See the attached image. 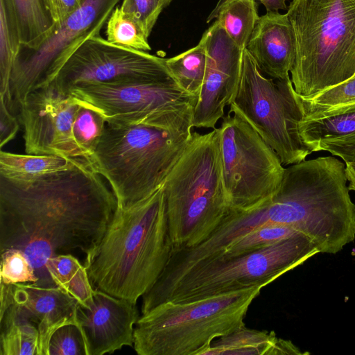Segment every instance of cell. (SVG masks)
I'll list each match as a JSON object with an SVG mask.
<instances>
[{
	"instance_id": "8",
	"label": "cell",
	"mask_w": 355,
	"mask_h": 355,
	"mask_svg": "<svg viewBox=\"0 0 355 355\" xmlns=\"http://www.w3.org/2000/svg\"><path fill=\"white\" fill-rule=\"evenodd\" d=\"M229 112L243 117L274 150L283 166L305 160L313 153L303 141L299 123L304 113L290 76L268 78L245 48Z\"/></svg>"
},
{
	"instance_id": "9",
	"label": "cell",
	"mask_w": 355,
	"mask_h": 355,
	"mask_svg": "<svg viewBox=\"0 0 355 355\" xmlns=\"http://www.w3.org/2000/svg\"><path fill=\"white\" fill-rule=\"evenodd\" d=\"M217 128L230 210H248L269 200L279 189L285 171L277 153L236 113L228 112Z\"/></svg>"
},
{
	"instance_id": "14",
	"label": "cell",
	"mask_w": 355,
	"mask_h": 355,
	"mask_svg": "<svg viewBox=\"0 0 355 355\" xmlns=\"http://www.w3.org/2000/svg\"><path fill=\"white\" fill-rule=\"evenodd\" d=\"M202 37L207 54L206 69L193 109L192 125L198 128H215L237 88L243 49L228 36L217 19Z\"/></svg>"
},
{
	"instance_id": "10",
	"label": "cell",
	"mask_w": 355,
	"mask_h": 355,
	"mask_svg": "<svg viewBox=\"0 0 355 355\" xmlns=\"http://www.w3.org/2000/svg\"><path fill=\"white\" fill-rule=\"evenodd\" d=\"M120 0H81L80 6L59 24L36 49L21 45L12 70V111L33 90L50 83L71 54L89 37L100 35Z\"/></svg>"
},
{
	"instance_id": "23",
	"label": "cell",
	"mask_w": 355,
	"mask_h": 355,
	"mask_svg": "<svg viewBox=\"0 0 355 355\" xmlns=\"http://www.w3.org/2000/svg\"><path fill=\"white\" fill-rule=\"evenodd\" d=\"M21 42L12 0H0V96L10 107V84Z\"/></svg>"
},
{
	"instance_id": "16",
	"label": "cell",
	"mask_w": 355,
	"mask_h": 355,
	"mask_svg": "<svg viewBox=\"0 0 355 355\" xmlns=\"http://www.w3.org/2000/svg\"><path fill=\"white\" fill-rule=\"evenodd\" d=\"M12 299V304L6 311L31 322L37 327L42 355H48L50 338L58 328L69 324L78 325V302L57 286L13 284Z\"/></svg>"
},
{
	"instance_id": "13",
	"label": "cell",
	"mask_w": 355,
	"mask_h": 355,
	"mask_svg": "<svg viewBox=\"0 0 355 355\" xmlns=\"http://www.w3.org/2000/svg\"><path fill=\"white\" fill-rule=\"evenodd\" d=\"M80 102L49 85L33 90L19 107L25 152L83 158L74 138Z\"/></svg>"
},
{
	"instance_id": "7",
	"label": "cell",
	"mask_w": 355,
	"mask_h": 355,
	"mask_svg": "<svg viewBox=\"0 0 355 355\" xmlns=\"http://www.w3.org/2000/svg\"><path fill=\"white\" fill-rule=\"evenodd\" d=\"M318 253L313 242L299 234L257 250L212 258L168 282L153 286L141 297V313L166 302H184L257 286L263 288Z\"/></svg>"
},
{
	"instance_id": "25",
	"label": "cell",
	"mask_w": 355,
	"mask_h": 355,
	"mask_svg": "<svg viewBox=\"0 0 355 355\" xmlns=\"http://www.w3.org/2000/svg\"><path fill=\"white\" fill-rule=\"evenodd\" d=\"M0 323L1 355H42L39 331L33 323L8 311Z\"/></svg>"
},
{
	"instance_id": "4",
	"label": "cell",
	"mask_w": 355,
	"mask_h": 355,
	"mask_svg": "<svg viewBox=\"0 0 355 355\" xmlns=\"http://www.w3.org/2000/svg\"><path fill=\"white\" fill-rule=\"evenodd\" d=\"M296 43L291 70L309 98L355 75V0H293L286 12Z\"/></svg>"
},
{
	"instance_id": "24",
	"label": "cell",
	"mask_w": 355,
	"mask_h": 355,
	"mask_svg": "<svg viewBox=\"0 0 355 355\" xmlns=\"http://www.w3.org/2000/svg\"><path fill=\"white\" fill-rule=\"evenodd\" d=\"M217 19L228 36L244 49L259 19L255 0H228L207 23Z\"/></svg>"
},
{
	"instance_id": "27",
	"label": "cell",
	"mask_w": 355,
	"mask_h": 355,
	"mask_svg": "<svg viewBox=\"0 0 355 355\" xmlns=\"http://www.w3.org/2000/svg\"><path fill=\"white\" fill-rule=\"evenodd\" d=\"M299 234L296 230L282 225H262L233 241L216 257H230L257 250Z\"/></svg>"
},
{
	"instance_id": "12",
	"label": "cell",
	"mask_w": 355,
	"mask_h": 355,
	"mask_svg": "<svg viewBox=\"0 0 355 355\" xmlns=\"http://www.w3.org/2000/svg\"><path fill=\"white\" fill-rule=\"evenodd\" d=\"M68 94L100 112L107 123L120 125L147 123L166 110L196 105L198 98L182 89L174 78L85 83Z\"/></svg>"
},
{
	"instance_id": "15",
	"label": "cell",
	"mask_w": 355,
	"mask_h": 355,
	"mask_svg": "<svg viewBox=\"0 0 355 355\" xmlns=\"http://www.w3.org/2000/svg\"><path fill=\"white\" fill-rule=\"evenodd\" d=\"M136 304L95 289L85 305L78 304L77 322L87 355L112 354L124 346L133 347L139 318Z\"/></svg>"
},
{
	"instance_id": "36",
	"label": "cell",
	"mask_w": 355,
	"mask_h": 355,
	"mask_svg": "<svg viewBox=\"0 0 355 355\" xmlns=\"http://www.w3.org/2000/svg\"><path fill=\"white\" fill-rule=\"evenodd\" d=\"M55 24L63 21L80 5L81 0H45Z\"/></svg>"
},
{
	"instance_id": "28",
	"label": "cell",
	"mask_w": 355,
	"mask_h": 355,
	"mask_svg": "<svg viewBox=\"0 0 355 355\" xmlns=\"http://www.w3.org/2000/svg\"><path fill=\"white\" fill-rule=\"evenodd\" d=\"M106 40L115 45L135 50H151L148 37L139 24L116 6L106 23Z\"/></svg>"
},
{
	"instance_id": "38",
	"label": "cell",
	"mask_w": 355,
	"mask_h": 355,
	"mask_svg": "<svg viewBox=\"0 0 355 355\" xmlns=\"http://www.w3.org/2000/svg\"><path fill=\"white\" fill-rule=\"evenodd\" d=\"M345 171L349 182L348 189L355 191V163H345Z\"/></svg>"
},
{
	"instance_id": "33",
	"label": "cell",
	"mask_w": 355,
	"mask_h": 355,
	"mask_svg": "<svg viewBox=\"0 0 355 355\" xmlns=\"http://www.w3.org/2000/svg\"><path fill=\"white\" fill-rule=\"evenodd\" d=\"M120 8L139 24L148 37L164 6L161 0H123Z\"/></svg>"
},
{
	"instance_id": "34",
	"label": "cell",
	"mask_w": 355,
	"mask_h": 355,
	"mask_svg": "<svg viewBox=\"0 0 355 355\" xmlns=\"http://www.w3.org/2000/svg\"><path fill=\"white\" fill-rule=\"evenodd\" d=\"M326 150L343 159L345 163H355V134L332 140L321 141L315 151Z\"/></svg>"
},
{
	"instance_id": "29",
	"label": "cell",
	"mask_w": 355,
	"mask_h": 355,
	"mask_svg": "<svg viewBox=\"0 0 355 355\" xmlns=\"http://www.w3.org/2000/svg\"><path fill=\"white\" fill-rule=\"evenodd\" d=\"M304 119L329 110L355 104V76L309 98L297 95Z\"/></svg>"
},
{
	"instance_id": "41",
	"label": "cell",
	"mask_w": 355,
	"mask_h": 355,
	"mask_svg": "<svg viewBox=\"0 0 355 355\" xmlns=\"http://www.w3.org/2000/svg\"><path fill=\"white\" fill-rule=\"evenodd\" d=\"M355 76V75H354Z\"/></svg>"
},
{
	"instance_id": "2",
	"label": "cell",
	"mask_w": 355,
	"mask_h": 355,
	"mask_svg": "<svg viewBox=\"0 0 355 355\" xmlns=\"http://www.w3.org/2000/svg\"><path fill=\"white\" fill-rule=\"evenodd\" d=\"M196 104L163 112L147 123H106L86 160L110 184L119 207L151 196L164 184L192 136Z\"/></svg>"
},
{
	"instance_id": "17",
	"label": "cell",
	"mask_w": 355,
	"mask_h": 355,
	"mask_svg": "<svg viewBox=\"0 0 355 355\" xmlns=\"http://www.w3.org/2000/svg\"><path fill=\"white\" fill-rule=\"evenodd\" d=\"M245 49L265 74L275 79L288 78L296 43L287 14L271 11L259 17Z\"/></svg>"
},
{
	"instance_id": "39",
	"label": "cell",
	"mask_w": 355,
	"mask_h": 355,
	"mask_svg": "<svg viewBox=\"0 0 355 355\" xmlns=\"http://www.w3.org/2000/svg\"><path fill=\"white\" fill-rule=\"evenodd\" d=\"M227 1L228 0H218L215 8L211 11L209 15H214L215 12H216L218 10V9Z\"/></svg>"
},
{
	"instance_id": "37",
	"label": "cell",
	"mask_w": 355,
	"mask_h": 355,
	"mask_svg": "<svg viewBox=\"0 0 355 355\" xmlns=\"http://www.w3.org/2000/svg\"><path fill=\"white\" fill-rule=\"evenodd\" d=\"M259 1L265 6L267 12H278L279 10L287 8L286 0H259Z\"/></svg>"
},
{
	"instance_id": "5",
	"label": "cell",
	"mask_w": 355,
	"mask_h": 355,
	"mask_svg": "<svg viewBox=\"0 0 355 355\" xmlns=\"http://www.w3.org/2000/svg\"><path fill=\"white\" fill-rule=\"evenodd\" d=\"M162 188L174 248H193L206 240L230 211L218 128L192 133Z\"/></svg>"
},
{
	"instance_id": "35",
	"label": "cell",
	"mask_w": 355,
	"mask_h": 355,
	"mask_svg": "<svg viewBox=\"0 0 355 355\" xmlns=\"http://www.w3.org/2000/svg\"><path fill=\"white\" fill-rule=\"evenodd\" d=\"M19 125L17 119L12 114L6 101L0 96V148L12 140L18 130Z\"/></svg>"
},
{
	"instance_id": "6",
	"label": "cell",
	"mask_w": 355,
	"mask_h": 355,
	"mask_svg": "<svg viewBox=\"0 0 355 355\" xmlns=\"http://www.w3.org/2000/svg\"><path fill=\"white\" fill-rule=\"evenodd\" d=\"M262 288L162 303L137 320L134 349L139 355H202L216 338L245 325L248 310Z\"/></svg>"
},
{
	"instance_id": "40",
	"label": "cell",
	"mask_w": 355,
	"mask_h": 355,
	"mask_svg": "<svg viewBox=\"0 0 355 355\" xmlns=\"http://www.w3.org/2000/svg\"><path fill=\"white\" fill-rule=\"evenodd\" d=\"M163 4L164 8L168 6V4L171 2L172 0H161Z\"/></svg>"
},
{
	"instance_id": "31",
	"label": "cell",
	"mask_w": 355,
	"mask_h": 355,
	"mask_svg": "<svg viewBox=\"0 0 355 355\" xmlns=\"http://www.w3.org/2000/svg\"><path fill=\"white\" fill-rule=\"evenodd\" d=\"M1 282L6 284H35L38 278L27 255L10 248L1 252Z\"/></svg>"
},
{
	"instance_id": "32",
	"label": "cell",
	"mask_w": 355,
	"mask_h": 355,
	"mask_svg": "<svg viewBox=\"0 0 355 355\" xmlns=\"http://www.w3.org/2000/svg\"><path fill=\"white\" fill-rule=\"evenodd\" d=\"M48 355H87L85 343L78 325L66 324L51 336Z\"/></svg>"
},
{
	"instance_id": "21",
	"label": "cell",
	"mask_w": 355,
	"mask_h": 355,
	"mask_svg": "<svg viewBox=\"0 0 355 355\" xmlns=\"http://www.w3.org/2000/svg\"><path fill=\"white\" fill-rule=\"evenodd\" d=\"M21 44L37 48L53 32L55 22L45 0H12Z\"/></svg>"
},
{
	"instance_id": "26",
	"label": "cell",
	"mask_w": 355,
	"mask_h": 355,
	"mask_svg": "<svg viewBox=\"0 0 355 355\" xmlns=\"http://www.w3.org/2000/svg\"><path fill=\"white\" fill-rule=\"evenodd\" d=\"M206 61L205 43L202 36L196 46L178 55L166 58V64L180 87L198 96L205 78Z\"/></svg>"
},
{
	"instance_id": "11",
	"label": "cell",
	"mask_w": 355,
	"mask_h": 355,
	"mask_svg": "<svg viewBox=\"0 0 355 355\" xmlns=\"http://www.w3.org/2000/svg\"><path fill=\"white\" fill-rule=\"evenodd\" d=\"M171 78L174 77L166 66V58L113 44L98 35L85 40L71 54L49 85L68 94L74 86L85 83Z\"/></svg>"
},
{
	"instance_id": "3",
	"label": "cell",
	"mask_w": 355,
	"mask_h": 355,
	"mask_svg": "<svg viewBox=\"0 0 355 355\" xmlns=\"http://www.w3.org/2000/svg\"><path fill=\"white\" fill-rule=\"evenodd\" d=\"M174 250L162 187L129 207H117L87 266L95 290L137 304L155 284Z\"/></svg>"
},
{
	"instance_id": "19",
	"label": "cell",
	"mask_w": 355,
	"mask_h": 355,
	"mask_svg": "<svg viewBox=\"0 0 355 355\" xmlns=\"http://www.w3.org/2000/svg\"><path fill=\"white\" fill-rule=\"evenodd\" d=\"M78 158L55 155L16 154L0 151V177L26 186L42 178L71 166Z\"/></svg>"
},
{
	"instance_id": "20",
	"label": "cell",
	"mask_w": 355,
	"mask_h": 355,
	"mask_svg": "<svg viewBox=\"0 0 355 355\" xmlns=\"http://www.w3.org/2000/svg\"><path fill=\"white\" fill-rule=\"evenodd\" d=\"M303 141L315 152L318 144L355 134V104L323 112L299 123Z\"/></svg>"
},
{
	"instance_id": "1",
	"label": "cell",
	"mask_w": 355,
	"mask_h": 355,
	"mask_svg": "<svg viewBox=\"0 0 355 355\" xmlns=\"http://www.w3.org/2000/svg\"><path fill=\"white\" fill-rule=\"evenodd\" d=\"M104 178L84 158L26 186L0 177V252L23 251L43 286L46 263L72 254L87 268L118 207Z\"/></svg>"
},
{
	"instance_id": "22",
	"label": "cell",
	"mask_w": 355,
	"mask_h": 355,
	"mask_svg": "<svg viewBox=\"0 0 355 355\" xmlns=\"http://www.w3.org/2000/svg\"><path fill=\"white\" fill-rule=\"evenodd\" d=\"M47 272L53 284L85 305L92 297L93 288L87 268L72 254H60L46 263Z\"/></svg>"
},
{
	"instance_id": "30",
	"label": "cell",
	"mask_w": 355,
	"mask_h": 355,
	"mask_svg": "<svg viewBox=\"0 0 355 355\" xmlns=\"http://www.w3.org/2000/svg\"><path fill=\"white\" fill-rule=\"evenodd\" d=\"M80 104L74 126V138L83 158L87 159L95 151L107 123L100 112L82 102Z\"/></svg>"
},
{
	"instance_id": "18",
	"label": "cell",
	"mask_w": 355,
	"mask_h": 355,
	"mask_svg": "<svg viewBox=\"0 0 355 355\" xmlns=\"http://www.w3.org/2000/svg\"><path fill=\"white\" fill-rule=\"evenodd\" d=\"M309 354L291 340L277 337L272 331L252 329L245 325L214 340L202 355Z\"/></svg>"
}]
</instances>
